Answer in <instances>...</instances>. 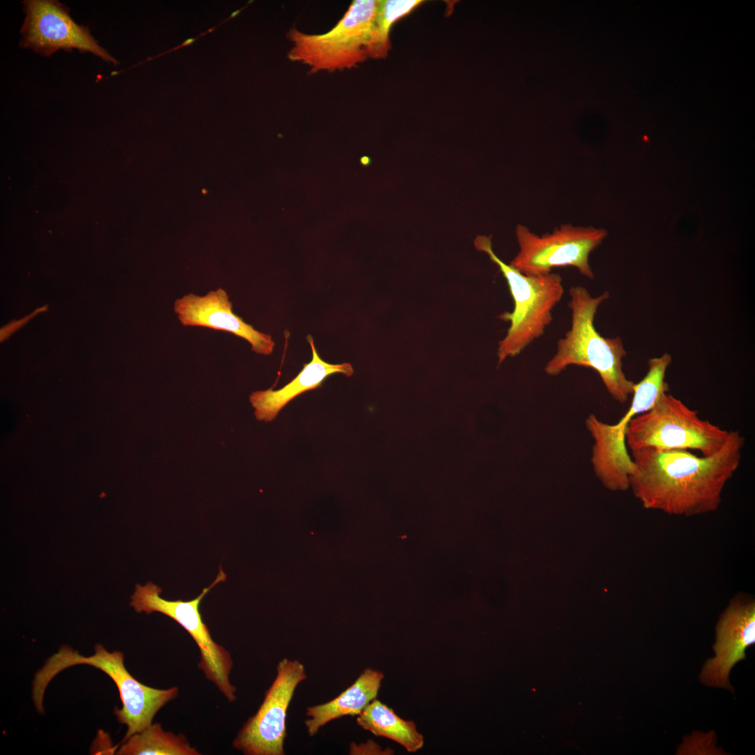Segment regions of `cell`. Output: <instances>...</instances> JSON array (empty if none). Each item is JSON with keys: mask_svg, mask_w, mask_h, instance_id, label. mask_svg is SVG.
Masks as SVG:
<instances>
[{"mask_svg": "<svg viewBox=\"0 0 755 755\" xmlns=\"http://www.w3.org/2000/svg\"><path fill=\"white\" fill-rule=\"evenodd\" d=\"M24 20L20 29V46L48 57L59 50L89 52L117 66L111 56L91 35L87 27L71 18L65 5L55 0L23 1Z\"/></svg>", "mask_w": 755, "mask_h": 755, "instance_id": "11", "label": "cell"}, {"mask_svg": "<svg viewBox=\"0 0 755 755\" xmlns=\"http://www.w3.org/2000/svg\"><path fill=\"white\" fill-rule=\"evenodd\" d=\"M220 25H221V24L220 23V24H219L218 25H217V26H215V27H213V28H211V29H208V30L207 31H205V32H203V33H201V34H200L199 36H198L197 37H195V38H189L186 39V40H185V41H183V42H182V43H180V45H177V46H175V47H174V48H171V49H170V50H167V51H165V52H162V53H160L159 55H157V56H155V57H150V58H148V59H147L146 61H145V62H142V63H144V62H148V61H150V60H152V59H156V58H157V57H160V56H162V55H164L168 54V53H169L170 52H173V51H175V50H179L180 48H182V47H186V46L190 45H192V43H194L195 41H196V40H197V39H199V38L202 37L203 36H204V35H206V34H208V33H210V32L213 31H214V30H215V29L216 28H217V27H218L219 26H220Z\"/></svg>", "mask_w": 755, "mask_h": 755, "instance_id": "20", "label": "cell"}, {"mask_svg": "<svg viewBox=\"0 0 755 755\" xmlns=\"http://www.w3.org/2000/svg\"><path fill=\"white\" fill-rule=\"evenodd\" d=\"M94 650V655L86 657L68 646L62 647L36 673L32 697L36 701H43L49 682L66 668L81 664L98 668L113 680L118 689L122 706L121 709L115 707L114 714L118 721L127 727L123 742L152 725L157 712L178 697L179 689H159L146 686L127 670L121 652H109L101 645H96Z\"/></svg>", "mask_w": 755, "mask_h": 755, "instance_id": "3", "label": "cell"}, {"mask_svg": "<svg viewBox=\"0 0 755 755\" xmlns=\"http://www.w3.org/2000/svg\"><path fill=\"white\" fill-rule=\"evenodd\" d=\"M357 723L376 736L391 739L415 752L424 745L415 723L399 717L392 709L374 699L357 717Z\"/></svg>", "mask_w": 755, "mask_h": 755, "instance_id": "16", "label": "cell"}, {"mask_svg": "<svg viewBox=\"0 0 755 755\" xmlns=\"http://www.w3.org/2000/svg\"><path fill=\"white\" fill-rule=\"evenodd\" d=\"M607 233L604 229L563 224L552 232L539 236L518 224L515 235L519 250L509 264L528 276L547 274L556 267L572 266L593 279L589 255Z\"/></svg>", "mask_w": 755, "mask_h": 755, "instance_id": "9", "label": "cell"}, {"mask_svg": "<svg viewBox=\"0 0 755 755\" xmlns=\"http://www.w3.org/2000/svg\"><path fill=\"white\" fill-rule=\"evenodd\" d=\"M745 442L738 431H730L724 446L710 456L683 450H632L629 487L647 510L687 517L714 512L741 463Z\"/></svg>", "mask_w": 755, "mask_h": 755, "instance_id": "1", "label": "cell"}, {"mask_svg": "<svg viewBox=\"0 0 755 755\" xmlns=\"http://www.w3.org/2000/svg\"><path fill=\"white\" fill-rule=\"evenodd\" d=\"M571 326L557 343L556 354L545 366L550 376L562 373L569 366H584L596 371L610 396L625 403L633 394L635 382L622 369L626 353L620 338H605L596 329L594 318L598 308L609 298V293L594 297L582 286L569 289Z\"/></svg>", "mask_w": 755, "mask_h": 755, "instance_id": "2", "label": "cell"}, {"mask_svg": "<svg viewBox=\"0 0 755 755\" xmlns=\"http://www.w3.org/2000/svg\"><path fill=\"white\" fill-rule=\"evenodd\" d=\"M755 642L754 601L734 599L717 626L716 656L705 663L701 682L707 686L724 687L732 691L728 680L734 665L745 659L746 649Z\"/></svg>", "mask_w": 755, "mask_h": 755, "instance_id": "12", "label": "cell"}, {"mask_svg": "<svg viewBox=\"0 0 755 755\" xmlns=\"http://www.w3.org/2000/svg\"><path fill=\"white\" fill-rule=\"evenodd\" d=\"M421 0L378 1L374 25L367 49L368 59H384L391 49L389 31L392 24L420 5Z\"/></svg>", "mask_w": 755, "mask_h": 755, "instance_id": "18", "label": "cell"}, {"mask_svg": "<svg viewBox=\"0 0 755 755\" xmlns=\"http://www.w3.org/2000/svg\"><path fill=\"white\" fill-rule=\"evenodd\" d=\"M226 575L222 569L213 582L203 588L201 593L190 601H170L161 596V589L148 582L144 586L136 585L131 596L130 605L136 612L151 614L160 612L175 621L192 636L200 652L198 667L206 677L213 682L220 691L230 703L236 699V688L230 682L229 675L233 661L229 652L215 642L210 631L203 621L200 612V603L206 594L217 584L224 582Z\"/></svg>", "mask_w": 755, "mask_h": 755, "instance_id": "8", "label": "cell"}, {"mask_svg": "<svg viewBox=\"0 0 755 755\" xmlns=\"http://www.w3.org/2000/svg\"><path fill=\"white\" fill-rule=\"evenodd\" d=\"M48 305L36 308L30 314L26 315L19 320H13L7 324L3 326L0 329V342L3 343L8 339L13 333L24 326L30 319H31L37 314L47 310Z\"/></svg>", "mask_w": 755, "mask_h": 755, "instance_id": "19", "label": "cell"}, {"mask_svg": "<svg viewBox=\"0 0 755 755\" xmlns=\"http://www.w3.org/2000/svg\"><path fill=\"white\" fill-rule=\"evenodd\" d=\"M729 433L700 418L696 410L681 400L663 392L652 408L631 420L626 444L631 451L646 447L693 450L702 456H710L724 446Z\"/></svg>", "mask_w": 755, "mask_h": 755, "instance_id": "6", "label": "cell"}, {"mask_svg": "<svg viewBox=\"0 0 755 755\" xmlns=\"http://www.w3.org/2000/svg\"><path fill=\"white\" fill-rule=\"evenodd\" d=\"M474 245L497 265L507 281L514 302L512 312L499 315L501 319L510 323L505 336L498 343L500 365L507 358L519 354L544 334L552 321L553 308L563 297L562 278L552 272L535 276L520 273L494 253L490 236H477Z\"/></svg>", "mask_w": 755, "mask_h": 755, "instance_id": "4", "label": "cell"}, {"mask_svg": "<svg viewBox=\"0 0 755 755\" xmlns=\"http://www.w3.org/2000/svg\"><path fill=\"white\" fill-rule=\"evenodd\" d=\"M117 751L120 755H199L187 738L166 731L155 723L126 740Z\"/></svg>", "mask_w": 755, "mask_h": 755, "instance_id": "17", "label": "cell"}, {"mask_svg": "<svg viewBox=\"0 0 755 755\" xmlns=\"http://www.w3.org/2000/svg\"><path fill=\"white\" fill-rule=\"evenodd\" d=\"M384 675L378 670L366 668L354 684L334 699L307 708L305 721L308 734L315 735L319 729L345 715H359L374 699L381 686Z\"/></svg>", "mask_w": 755, "mask_h": 755, "instance_id": "15", "label": "cell"}, {"mask_svg": "<svg viewBox=\"0 0 755 755\" xmlns=\"http://www.w3.org/2000/svg\"><path fill=\"white\" fill-rule=\"evenodd\" d=\"M671 361L667 353L649 359L646 375L634 385L630 407L616 424L605 423L593 414L586 419V427L594 440L591 459L594 470L609 489L629 488V477L635 466L626 444L627 428L634 417L652 408L659 396L668 391L665 376Z\"/></svg>", "mask_w": 755, "mask_h": 755, "instance_id": "5", "label": "cell"}, {"mask_svg": "<svg viewBox=\"0 0 755 755\" xmlns=\"http://www.w3.org/2000/svg\"><path fill=\"white\" fill-rule=\"evenodd\" d=\"M307 677L303 665L283 659L277 675L265 693L256 714L249 718L233 741L245 755H283L287 711L298 684Z\"/></svg>", "mask_w": 755, "mask_h": 755, "instance_id": "10", "label": "cell"}, {"mask_svg": "<svg viewBox=\"0 0 755 755\" xmlns=\"http://www.w3.org/2000/svg\"><path fill=\"white\" fill-rule=\"evenodd\" d=\"M232 308L227 293L222 288L203 296L188 294L175 300L173 305L174 312L183 326L229 332L247 340L253 352L264 355L271 354L275 346L272 337L245 322Z\"/></svg>", "mask_w": 755, "mask_h": 755, "instance_id": "13", "label": "cell"}, {"mask_svg": "<svg viewBox=\"0 0 755 755\" xmlns=\"http://www.w3.org/2000/svg\"><path fill=\"white\" fill-rule=\"evenodd\" d=\"M378 1H353L338 23L324 34H309L291 28L287 34L292 43L289 59L306 65L312 73L356 67L368 59Z\"/></svg>", "mask_w": 755, "mask_h": 755, "instance_id": "7", "label": "cell"}, {"mask_svg": "<svg viewBox=\"0 0 755 755\" xmlns=\"http://www.w3.org/2000/svg\"><path fill=\"white\" fill-rule=\"evenodd\" d=\"M308 340L312 349V359L303 365L296 377L278 390L257 391L250 395V400L259 421H272L289 401L307 391L319 387L325 379L333 374L352 375L354 371L350 364H331L323 361L317 352L310 336H308Z\"/></svg>", "mask_w": 755, "mask_h": 755, "instance_id": "14", "label": "cell"}]
</instances>
